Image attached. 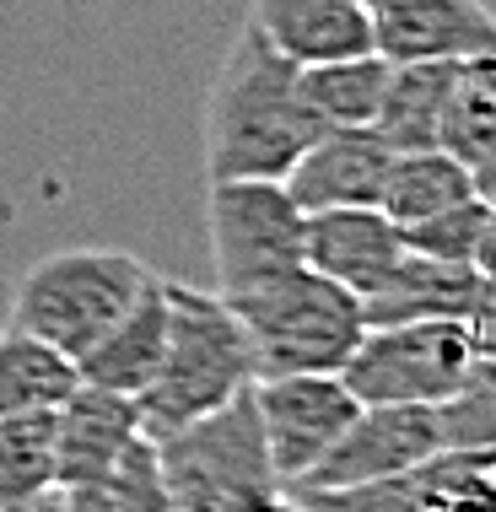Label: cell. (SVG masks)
I'll use <instances>...</instances> for the list:
<instances>
[{
  "mask_svg": "<svg viewBox=\"0 0 496 512\" xmlns=\"http://www.w3.org/2000/svg\"><path fill=\"white\" fill-rule=\"evenodd\" d=\"M302 221L308 211L286 195L275 178H222L205 195V227H211V259L222 297H248L259 286L302 270Z\"/></svg>",
  "mask_w": 496,
  "mask_h": 512,
  "instance_id": "8992f818",
  "label": "cell"
},
{
  "mask_svg": "<svg viewBox=\"0 0 496 512\" xmlns=\"http://www.w3.org/2000/svg\"><path fill=\"white\" fill-rule=\"evenodd\" d=\"M453 76H459V60H389V81H383L372 130H378L394 151L437 146Z\"/></svg>",
  "mask_w": 496,
  "mask_h": 512,
  "instance_id": "e0dca14e",
  "label": "cell"
},
{
  "mask_svg": "<svg viewBox=\"0 0 496 512\" xmlns=\"http://www.w3.org/2000/svg\"><path fill=\"white\" fill-rule=\"evenodd\" d=\"M248 22L292 65H324L372 49V11L362 0H254Z\"/></svg>",
  "mask_w": 496,
  "mask_h": 512,
  "instance_id": "5bb4252c",
  "label": "cell"
},
{
  "mask_svg": "<svg viewBox=\"0 0 496 512\" xmlns=\"http://www.w3.org/2000/svg\"><path fill=\"white\" fill-rule=\"evenodd\" d=\"M259 512H313V507H302V502H297L292 491H281V496H275V502H265Z\"/></svg>",
  "mask_w": 496,
  "mask_h": 512,
  "instance_id": "f546056e",
  "label": "cell"
},
{
  "mask_svg": "<svg viewBox=\"0 0 496 512\" xmlns=\"http://www.w3.org/2000/svg\"><path fill=\"white\" fill-rule=\"evenodd\" d=\"M437 146H443L448 157H459L464 168H475L486 151H496V92H491L464 60H459V76H453V92H448V108H443Z\"/></svg>",
  "mask_w": 496,
  "mask_h": 512,
  "instance_id": "cb8c5ba5",
  "label": "cell"
},
{
  "mask_svg": "<svg viewBox=\"0 0 496 512\" xmlns=\"http://www.w3.org/2000/svg\"><path fill=\"white\" fill-rule=\"evenodd\" d=\"M437 453H448L437 405H362L302 486L308 491L372 486V480L410 475V469H421L426 459H437Z\"/></svg>",
  "mask_w": 496,
  "mask_h": 512,
  "instance_id": "9c48e42d",
  "label": "cell"
},
{
  "mask_svg": "<svg viewBox=\"0 0 496 512\" xmlns=\"http://www.w3.org/2000/svg\"><path fill=\"white\" fill-rule=\"evenodd\" d=\"M81 372L71 356L49 351L44 340L22 335V329H0V415L22 410H54L76 394Z\"/></svg>",
  "mask_w": 496,
  "mask_h": 512,
  "instance_id": "44dd1931",
  "label": "cell"
},
{
  "mask_svg": "<svg viewBox=\"0 0 496 512\" xmlns=\"http://www.w3.org/2000/svg\"><path fill=\"white\" fill-rule=\"evenodd\" d=\"M372 49L383 60H470L496 44L486 0H372Z\"/></svg>",
  "mask_w": 496,
  "mask_h": 512,
  "instance_id": "30bf717a",
  "label": "cell"
},
{
  "mask_svg": "<svg viewBox=\"0 0 496 512\" xmlns=\"http://www.w3.org/2000/svg\"><path fill=\"white\" fill-rule=\"evenodd\" d=\"M389 162H394V146L383 141L372 124H356V130H319L313 146L292 162V173H286L281 184L302 211L378 205Z\"/></svg>",
  "mask_w": 496,
  "mask_h": 512,
  "instance_id": "7c38bea8",
  "label": "cell"
},
{
  "mask_svg": "<svg viewBox=\"0 0 496 512\" xmlns=\"http://www.w3.org/2000/svg\"><path fill=\"white\" fill-rule=\"evenodd\" d=\"M324 124L302 98L297 65L259 38L254 22L238 27L205 92V178H275L313 146Z\"/></svg>",
  "mask_w": 496,
  "mask_h": 512,
  "instance_id": "6da1fadb",
  "label": "cell"
},
{
  "mask_svg": "<svg viewBox=\"0 0 496 512\" xmlns=\"http://www.w3.org/2000/svg\"><path fill=\"white\" fill-rule=\"evenodd\" d=\"M254 389V356H248L243 324L222 292H200V286L168 281V345H162V367L135 394L141 410V432L162 437L178 426L200 421V415L222 410L227 399Z\"/></svg>",
  "mask_w": 496,
  "mask_h": 512,
  "instance_id": "7a4b0ae2",
  "label": "cell"
},
{
  "mask_svg": "<svg viewBox=\"0 0 496 512\" xmlns=\"http://www.w3.org/2000/svg\"><path fill=\"white\" fill-rule=\"evenodd\" d=\"M243 324L254 378H286V372H340L356 351L367 318L362 297L335 286L319 270H292L248 297H227Z\"/></svg>",
  "mask_w": 496,
  "mask_h": 512,
  "instance_id": "5b68a950",
  "label": "cell"
},
{
  "mask_svg": "<svg viewBox=\"0 0 496 512\" xmlns=\"http://www.w3.org/2000/svg\"><path fill=\"white\" fill-rule=\"evenodd\" d=\"M405 238L378 205H335V211H308L302 221V259L308 270L329 275L351 297H372L383 275L399 265Z\"/></svg>",
  "mask_w": 496,
  "mask_h": 512,
  "instance_id": "8fae6325",
  "label": "cell"
},
{
  "mask_svg": "<svg viewBox=\"0 0 496 512\" xmlns=\"http://www.w3.org/2000/svg\"><path fill=\"white\" fill-rule=\"evenodd\" d=\"M254 405L281 491H292L335 448L362 399L346 389L340 372H286V378H254Z\"/></svg>",
  "mask_w": 496,
  "mask_h": 512,
  "instance_id": "ba28073f",
  "label": "cell"
},
{
  "mask_svg": "<svg viewBox=\"0 0 496 512\" xmlns=\"http://www.w3.org/2000/svg\"><path fill=\"white\" fill-rule=\"evenodd\" d=\"M362 6H372V0H362Z\"/></svg>",
  "mask_w": 496,
  "mask_h": 512,
  "instance_id": "1f68e13d",
  "label": "cell"
},
{
  "mask_svg": "<svg viewBox=\"0 0 496 512\" xmlns=\"http://www.w3.org/2000/svg\"><path fill=\"white\" fill-rule=\"evenodd\" d=\"M54 496V410L0 415V512H38Z\"/></svg>",
  "mask_w": 496,
  "mask_h": 512,
  "instance_id": "ffe728a7",
  "label": "cell"
},
{
  "mask_svg": "<svg viewBox=\"0 0 496 512\" xmlns=\"http://www.w3.org/2000/svg\"><path fill=\"white\" fill-rule=\"evenodd\" d=\"M297 81L324 130H356V124H372V114H378L389 60L378 49L340 54V60H324V65H297Z\"/></svg>",
  "mask_w": 496,
  "mask_h": 512,
  "instance_id": "d6986e66",
  "label": "cell"
},
{
  "mask_svg": "<svg viewBox=\"0 0 496 512\" xmlns=\"http://www.w3.org/2000/svg\"><path fill=\"white\" fill-rule=\"evenodd\" d=\"M475 362V340L464 324H367L340 378L362 405H443Z\"/></svg>",
  "mask_w": 496,
  "mask_h": 512,
  "instance_id": "52a82bcc",
  "label": "cell"
},
{
  "mask_svg": "<svg viewBox=\"0 0 496 512\" xmlns=\"http://www.w3.org/2000/svg\"><path fill=\"white\" fill-rule=\"evenodd\" d=\"M135 437H141L135 399L76 383V394L54 405V491L98 486Z\"/></svg>",
  "mask_w": 496,
  "mask_h": 512,
  "instance_id": "4fadbf2b",
  "label": "cell"
},
{
  "mask_svg": "<svg viewBox=\"0 0 496 512\" xmlns=\"http://www.w3.org/2000/svg\"><path fill=\"white\" fill-rule=\"evenodd\" d=\"M464 329L475 340V356H496V281H480V297L464 318Z\"/></svg>",
  "mask_w": 496,
  "mask_h": 512,
  "instance_id": "484cf974",
  "label": "cell"
},
{
  "mask_svg": "<svg viewBox=\"0 0 496 512\" xmlns=\"http://www.w3.org/2000/svg\"><path fill=\"white\" fill-rule=\"evenodd\" d=\"M162 345H168V281L157 275V281L135 297V308L81 356L76 372H81V383H92V389L135 399V394H146L151 378H157Z\"/></svg>",
  "mask_w": 496,
  "mask_h": 512,
  "instance_id": "2e32d148",
  "label": "cell"
},
{
  "mask_svg": "<svg viewBox=\"0 0 496 512\" xmlns=\"http://www.w3.org/2000/svg\"><path fill=\"white\" fill-rule=\"evenodd\" d=\"M464 65H470V71H475V76H480V81H486V87L496 92V44H491V49H480V54H470Z\"/></svg>",
  "mask_w": 496,
  "mask_h": 512,
  "instance_id": "f1b7e54d",
  "label": "cell"
},
{
  "mask_svg": "<svg viewBox=\"0 0 496 512\" xmlns=\"http://www.w3.org/2000/svg\"><path fill=\"white\" fill-rule=\"evenodd\" d=\"M151 281L157 270L124 248H54L22 270L6 324L81 362Z\"/></svg>",
  "mask_w": 496,
  "mask_h": 512,
  "instance_id": "3957f363",
  "label": "cell"
},
{
  "mask_svg": "<svg viewBox=\"0 0 496 512\" xmlns=\"http://www.w3.org/2000/svg\"><path fill=\"white\" fill-rule=\"evenodd\" d=\"M475 270L496 281V205L486 211V227H480V243H475Z\"/></svg>",
  "mask_w": 496,
  "mask_h": 512,
  "instance_id": "4316f807",
  "label": "cell"
},
{
  "mask_svg": "<svg viewBox=\"0 0 496 512\" xmlns=\"http://www.w3.org/2000/svg\"><path fill=\"white\" fill-rule=\"evenodd\" d=\"M60 502L71 507V512H178L168 486H162L157 442H151L146 432L119 453V464L108 469L98 486L60 491Z\"/></svg>",
  "mask_w": 496,
  "mask_h": 512,
  "instance_id": "7402d4cb",
  "label": "cell"
},
{
  "mask_svg": "<svg viewBox=\"0 0 496 512\" xmlns=\"http://www.w3.org/2000/svg\"><path fill=\"white\" fill-rule=\"evenodd\" d=\"M470 189H475L486 205H496V151H486V157L470 168Z\"/></svg>",
  "mask_w": 496,
  "mask_h": 512,
  "instance_id": "83f0119b",
  "label": "cell"
},
{
  "mask_svg": "<svg viewBox=\"0 0 496 512\" xmlns=\"http://www.w3.org/2000/svg\"><path fill=\"white\" fill-rule=\"evenodd\" d=\"M38 512H71V507H65L60 496H54V502H44V507H38Z\"/></svg>",
  "mask_w": 496,
  "mask_h": 512,
  "instance_id": "4dcf8cb0",
  "label": "cell"
},
{
  "mask_svg": "<svg viewBox=\"0 0 496 512\" xmlns=\"http://www.w3.org/2000/svg\"><path fill=\"white\" fill-rule=\"evenodd\" d=\"M470 168L459 157H448L443 146H426V151H394L389 178H383V195L378 211L394 221V227H416V221L448 211V205L470 200Z\"/></svg>",
  "mask_w": 496,
  "mask_h": 512,
  "instance_id": "ac0fdd59",
  "label": "cell"
},
{
  "mask_svg": "<svg viewBox=\"0 0 496 512\" xmlns=\"http://www.w3.org/2000/svg\"><path fill=\"white\" fill-rule=\"evenodd\" d=\"M480 275L475 265H453V259H432L405 248L399 265L383 275V286L372 297H362L367 324H426V318H448L464 324L480 297Z\"/></svg>",
  "mask_w": 496,
  "mask_h": 512,
  "instance_id": "9a60e30c",
  "label": "cell"
},
{
  "mask_svg": "<svg viewBox=\"0 0 496 512\" xmlns=\"http://www.w3.org/2000/svg\"><path fill=\"white\" fill-rule=\"evenodd\" d=\"M151 442H157L162 486L178 512H259L281 496V475L270 464L254 389Z\"/></svg>",
  "mask_w": 496,
  "mask_h": 512,
  "instance_id": "277c9868",
  "label": "cell"
},
{
  "mask_svg": "<svg viewBox=\"0 0 496 512\" xmlns=\"http://www.w3.org/2000/svg\"><path fill=\"white\" fill-rule=\"evenodd\" d=\"M486 211L491 205L480 195H470V200L448 205V211L416 221V227H399V238H405V248H416V254L453 259V265H475V243H480V227H486Z\"/></svg>",
  "mask_w": 496,
  "mask_h": 512,
  "instance_id": "d4e9b609",
  "label": "cell"
},
{
  "mask_svg": "<svg viewBox=\"0 0 496 512\" xmlns=\"http://www.w3.org/2000/svg\"><path fill=\"white\" fill-rule=\"evenodd\" d=\"M448 453H496V356H475L464 383L437 405Z\"/></svg>",
  "mask_w": 496,
  "mask_h": 512,
  "instance_id": "603a6c76",
  "label": "cell"
}]
</instances>
